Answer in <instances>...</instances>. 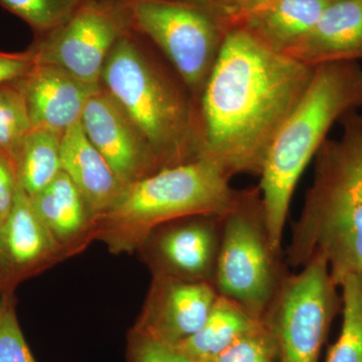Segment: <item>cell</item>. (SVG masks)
Returning a JSON list of instances; mask_svg holds the SVG:
<instances>
[{
  "mask_svg": "<svg viewBox=\"0 0 362 362\" xmlns=\"http://www.w3.org/2000/svg\"><path fill=\"white\" fill-rule=\"evenodd\" d=\"M314 69L272 51L240 26L228 28L201 95L195 158L214 162L230 177L259 176Z\"/></svg>",
  "mask_w": 362,
  "mask_h": 362,
  "instance_id": "obj_1",
  "label": "cell"
},
{
  "mask_svg": "<svg viewBox=\"0 0 362 362\" xmlns=\"http://www.w3.org/2000/svg\"><path fill=\"white\" fill-rule=\"evenodd\" d=\"M340 121V138H327L314 157L313 181L286 255L294 269L325 259L338 287L350 275L362 276V113Z\"/></svg>",
  "mask_w": 362,
  "mask_h": 362,
  "instance_id": "obj_2",
  "label": "cell"
},
{
  "mask_svg": "<svg viewBox=\"0 0 362 362\" xmlns=\"http://www.w3.org/2000/svg\"><path fill=\"white\" fill-rule=\"evenodd\" d=\"M362 109V68L356 62L323 64L314 69L303 97L272 143L259 175L267 230L281 252L295 188L333 124Z\"/></svg>",
  "mask_w": 362,
  "mask_h": 362,
  "instance_id": "obj_3",
  "label": "cell"
},
{
  "mask_svg": "<svg viewBox=\"0 0 362 362\" xmlns=\"http://www.w3.org/2000/svg\"><path fill=\"white\" fill-rule=\"evenodd\" d=\"M230 180L218 164L204 158L166 166L126 185L106 218L121 233L135 237L183 218H223L238 194Z\"/></svg>",
  "mask_w": 362,
  "mask_h": 362,
  "instance_id": "obj_4",
  "label": "cell"
},
{
  "mask_svg": "<svg viewBox=\"0 0 362 362\" xmlns=\"http://www.w3.org/2000/svg\"><path fill=\"white\" fill-rule=\"evenodd\" d=\"M101 78L154 156L181 163L192 148L195 158L197 131L187 103L145 59L128 33L112 49Z\"/></svg>",
  "mask_w": 362,
  "mask_h": 362,
  "instance_id": "obj_5",
  "label": "cell"
},
{
  "mask_svg": "<svg viewBox=\"0 0 362 362\" xmlns=\"http://www.w3.org/2000/svg\"><path fill=\"white\" fill-rule=\"evenodd\" d=\"M272 247L259 187L238 192L221 220L214 285L220 296L264 320L284 278Z\"/></svg>",
  "mask_w": 362,
  "mask_h": 362,
  "instance_id": "obj_6",
  "label": "cell"
},
{
  "mask_svg": "<svg viewBox=\"0 0 362 362\" xmlns=\"http://www.w3.org/2000/svg\"><path fill=\"white\" fill-rule=\"evenodd\" d=\"M131 25L148 37L175 66L183 82L202 93L228 28L194 0H126Z\"/></svg>",
  "mask_w": 362,
  "mask_h": 362,
  "instance_id": "obj_7",
  "label": "cell"
},
{
  "mask_svg": "<svg viewBox=\"0 0 362 362\" xmlns=\"http://www.w3.org/2000/svg\"><path fill=\"white\" fill-rule=\"evenodd\" d=\"M338 288L321 258L284 276L264 317L282 362L319 361L331 324L342 307Z\"/></svg>",
  "mask_w": 362,
  "mask_h": 362,
  "instance_id": "obj_8",
  "label": "cell"
},
{
  "mask_svg": "<svg viewBox=\"0 0 362 362\" xmlns=\"http://www.w3.org/2000/svg\"><path fill=\"white\" fill-rule=\"evenodd\" d=\"M131 25L126 0H85L32 52L33 63L63 69L86 84L99 86L114 45Z\"/></svg>",
  "mask_w": 362,
  "mask_h": 362,
  "instance_id": "obj_9",
  "label": "cell"
},
{
  "mask_svg": "<svg viewBox=\"0 0 362 362\" xmlns=\"http://www.w3.org/2000/svg\"><path fill=\"white\" fill-rule=\"evenodd\" d=\"M81 123L90 143L108 162L124 187L134 182L136 177L139 180L138 176L149 156H156L107 90L99 89L90 96Z\"/></svg>",
  "mask_w": 362,
  "mask_h": 362,
  "instance_id": "obj_10",
  "label": "cell"
},
{
  "mask_svg": "<svg viewBox=\"0 0 362 362\" xmlns=\"http://www.w3.org/2000/svg\"><path fill=\"white\" fill-rule=\"evenodd\" d=\"M18 80L33 129L62 135L81 120L86 104L99 90V86L86 84L63 69L45 64H35Z\"/></svg>",
  "mask_w": 362,
  "mask_h": 362,
  "instance_id": "obj_11",
  "label": "cell"
},
{
  "mask_svg": "<svg viewBox=\"0 0 362 362\" xmlns=\"http://www.w3.org/2000/svg\"><path fill=\"white\" fill-rule=\"evenodd\" d=\"M218 296L213 283L163 279L152 302L145 333L176 346L202 327Z\"/></svg>",
  "mask_w": 362,
  "mask_h": 362,
  "instance_id": "obj_12",
  "label": "cell"
},
{
  "mask_svg": "<svg viewBox=\"0 0 362 362\" xmlns=\"http://www.w3.org/2000/svg\"><path fill=\"white\" fill-rule=\"evenodd\" d=\"M285 54L313 66L362 59V0H332L310 32Z\"/></svg>",
  "mask_w": 362,
  "mask_h": 362,
  "instance_id": "obj_13",
  "label": "cell"
},
{
  "mask_svg": "<svg viewBox=\"0 0 362 362\" xmlns=\"http://www.w3.org/2000/svg\"><path fill=\"white\" fill-rule=\"evenodd\" d=\"M61 165L92 213L106 214L122 194L125 187L90 143L81 120L62 135Z\"/></svg>",
  "mask_w": 362,
  "mask_h": 362,
  "instance_id": "obj_14",
  "label": "cell"
},
{
  "mask_svg": "<svg viewBox=\"0 0 362 362\" xmlns=\"http://www.w3.org/2000/svg\"><path fill=\"white\" fill-rule=\"evenodd\" d=\"M221 220V216H206L166 230L159 240L158 252L168 268L192 282H214Z\"/></svg>",
  "mask_w": 362,
  "mask_h": 362,
  "instance_id": "obj_15",
  "label": "cell"
},
{
  "mask_svg": "<svg viewBox=\"0 0 362 362\" xmlns=\"http://www.w3.org/2000/svg\"><path fill=\"white\" fill-rule=\"evenodd\" d=\"M331 1L271 0L233 26L244 28L272 51L285 54L310 32Z\"/></svg>",
  "mask_w": 362,
  "mask_h": 362,
  "instance_id": "obj_16",
  "label": "cell"
},
{
  "mask_svg": "<svg viewBox=\"0 0 362 362\" xmlns=\"http://www.w3.org/2000/svg\"><path fill=\"white\" fill-rule=\"evenodd\" d=\"M230 300L218 295L201 328L175 349L192 362L218 356L263 324Z\"/></svg>",
  "mask_w": 362,
  "mask_h": 362,
  "instance_id": "obj_17",
  "label": "cell"
},
{
  "mask_svg": "<svg viewBox=\"0 0 362 362\" xmlns=\"http://www.w3.org/2000/svg\"><path fill=\"white\" fill-rule=\"evenodd\" d=\"M56 247L47 226L18 180L13 209L2 235L0 255L13 265L28 266L45 258Z\"/></svg>",
  "mask_w": 362,
  "mask_h": 362,
  "instance_id": "obj_18",
  "label": "cell"
},
{
  "mask_svg": "<svg viewBox=\"0 0 362 362\" xmlns=\"http://www.w3.org/2000/svg\"><path fill=\"white\" fill-rule=\"evenodd\" d=\"M30 199L56 242L71 239L85 225L84 199L64 171Z\"/></svg>",
  "mask_w": 362,
  "mask_h": 362,
  "instance_id": "obj_19",
  "label": "cell"
},
{
  "mask_svg": "<svg viewBox=\"0 0 362 362\" xmlns=\"http://www.w3.org/2000/svg\"><path fill=\"white\" fill-rule=\"evenodd\" d=\"M62 134L32 129L26 135L16 165L18 182L33 197L49 185L62 171Z\"/></svg>",
  "mask_w": 362,
  "mask_h": 362,
  "instance_id": "obj_20",
  "label": "cell"
},
{
  "mask_svg": "<svg viewBox=\"0 0 362 362\" xmlns=\"http://www.w3.org/2000/svg\"><path fill=\"white\" fill-rule=\"evenodd\" d=\"M342 290V327L325 362H362V276L350 275Z\"/></svg>",
  "mask_w": 362,
  "mask_h": 362,
  "instance_id": "obj_21",
  "label": "cell"
},
{
  "mask_svg": "<svg viewBox=\"0 0 362 362\" xmlns=\"http://www.w3.org/2000/svg\"><path fill=\"white\" fill-rule=\"evenodd\" d=\"M32 129L25 97L18 86L0 85V154L16 169L23 141Z\"/></svg>",
  "mask_w": 362,
  "mask_h": 362,
  "instance_id": "obj_22",
  "label": "cell"
},
{
  "mask_svg": "<svg viewBox=\"0 0 362 362\" xmlns=\"http://www.w3.org/2000/svg\"><path fill=\"white\" fill-rule=\"evenodd\" d=\"M85 0H0V6L44 33L56 30Z\"/></svg>",
  "mask_w": 362,
  "mask_h": 362,
  "instance_id": "obj_23",
  "label": "cell"
},
{
  "mask_svg": "<svg viewBox=\"0 0 362 362\" xmlns=\"http://www.w3.org/2000/svg\"><path fill=\"white\" fill-rule=\"evenodd\" d=\"M264 321V320H263ZM202 362H282L278 343L263 322L218 356Z\"/></svg>",
  "mask_w": 362,
  "mask_h": 362,
  "instance_id": "obj_24",
  "label": "cell"
},
{
  "mask_svg": "<svg viewBox=\"0 0 362 362\" xmlns=\"http://www.w3.org/2000/svg\"><path fill=\"white\" fill-rule=\"evenodd\" d=\"M0 362H35L18 319L6 305L0 308Z\"/></svg>",
  "mask_w": 362,
  "mask_h": 362,
  "instance_id": "obj_25",
  "label": "cell"
},
{
  "mask_svg": "<svg viewBox=\"0 0 362 362\" xmlns=\"http://www.w3.org/2000/svg\"><path fill=\"white\" fill-rule=\"evenodd\" d=\"M216 14L226 28L237 25L242 18L271 0H194Z\"/></svg>",
  "mask_w": 362,
  "mask_h": 362,
  "instance_id": "obj_26",
  "label": "cell"
},
{
  "mask_svg": "<svg viewBox=\"0 0 362 362\" xmlns=\"http://www.w3.org/2000/svg\"><path fill=\"white\" fill-rule=\"evenodd\" d=\"M18 187L16 169L7 157L0 154V251L2 235L13 209Z\"/></svg>",
  "mask_w": 362,
  "mask_h": 362,
  "instance_id": "obj_27",
  "label": "cell"
},
{
  "mask_svg": "<svg viewBox=\"0 0 362 362\" xmlns=\"http://www.w3.org/2000/svg\"><path fill=\"white\" fill-rule=\"evenodd\" d=\"M136 362H192L178 350L144 333L136 347Z\"/></svg>",
  "mask_w": 362,
  "mask_h": 362,
  "instance_id": "obj_28",
  "label": "cell"
},
{
  "mask_svg": "<svg viewBox=\"0 0 362 362\" xmlns=\"http://www.w3.org/2000/svg\"><path fill=\"white\" fill-rule=\"evenodd\" d=\"M33 65L32 54H0V85L23 77Z\"/></svg>",
  "mask_w": 362,
  "mask_h": 362,
  "instance_id": "obj_29",
  "label": "cell"
}]
</instances>
